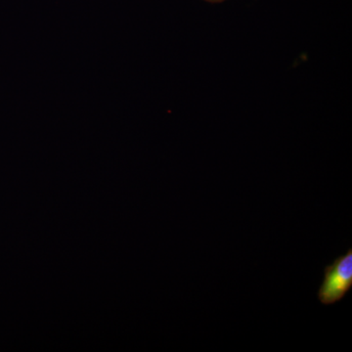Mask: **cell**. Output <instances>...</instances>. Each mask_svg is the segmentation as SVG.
Listing matches in <instances>:
<instances>
[{
  "label": "cell",
  "instance_id": "obj_1",
  "mask_svg": "<svg viewBox=\"0 0 352 352\" xmlns=\"http://www.w3.org/2000/svg\"><path fill=\"white\" fill-rule=\"evenodd\" d=\"M352 289V249L338 256L333 263L324 268V278L319 288V302L322 305H335Z\"/></svg>",
  "mask_w": 352,
  "mask_h": 352
},
{
  "label": "cell",
  "instance_id": "obj_2",
  "mask_svg": "<svg viewBox=\"0 0 352 352\" xmlns=\"http://www.w3.org/2000/svg\"><path fill=\"white\" fill-rule=\"evenodd\" d=\"M204 1L210 2V3H221V2H224L226 0H204Z\"/></svg>",
  "mask_w": 352,
  "mask_h": 352
}]
</instances>
